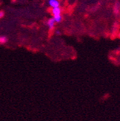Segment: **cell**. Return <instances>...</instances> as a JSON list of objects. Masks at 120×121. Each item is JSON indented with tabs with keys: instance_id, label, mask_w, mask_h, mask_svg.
I'll list each match as a JSON object with an SVG mask.
<instances>
[{
	"instance_id": "6da1fadb",
	"label": "cell",
	"mask_w": 120,
	"mask_h": 121,
	"mask_svg": "<svg viewBox=\"0 0 120 121\" xmlns=\"http://www.w3.org/2000/svg\"><path fill=\"white\" fill-rule=\"evenodd\" d=\"M49 5L52 8L55 7H59L60 6V2L58 0H49Z\"/></svg>"
},
{
	"instance_id": "7a4b0ae2",
	"label": "cell",
	"mask_w": 120,
	"mask_h": 121,
	"mask_svg": "<svg viewBox=\"0 0 120 121\" xmlns=\"http://www.w3.org/2000/svg\"><path fill=\"white\" fill-rule=\"evenodd\" d=\"M55 20H54V19L53 18H50V19H49L48 20V22H47V25H48V27H49V29L50 30H52V29H53V27H54V25H55Z\"/></svg>"
},
{
	"instance_id": "3957f363",
	"label": "cell",
	"mask_w": 120,
	"mask_h": 121,
	"mask_svg": "<svg viewBox=\"0 0 120 121\" xmlns=\"http://www.w3.org/2000/svg\"><path fill=\"white\" fill-rule=\"evenodd\" d=\"M61 10L60 9V7H55L53 8L52 9V13L53 14V16H56V15H60L61 14Z\"/></svg>"
},
{
	"instance_id": "277c9868",
	"label": "cell",
	"mask_w": 120,
	"mask_h": 121,
	"mask_svg": "<svg viewBox=\"0 0 120 121\" xmlns=\"http://www.w3.org/2000/svg\"><path fill=\"white\" fill-rule=\"evenodd\" d=\"M53 18L54 19L55 22H58V23L61 22V20H62V17H61V14H60V15H56V16H53Z\"/></svg>"
},
{
	"instance_id": "5b68a950",
	"label": "cell",
	"mask_w": 120,
	"mask_h": 121,
	"mask_svg": "<svg viewBox=\"0 0 120 121\" xmlns=\"http://www.w3.org/2000/svg\"><path fill=\"white\" fill-rule=\"evenodd\" d=\"M7 42V38L5 36H1L0 37V43L4 44Z\"/></svg>"
},
{
	"instance_id": "8992f818",
	"label": "cell",
	"mask_w": 120,
	"mask_h": 121,
	"mask_svg": "<svg viewBox=\"0 0 120 121\" xmlns=\"http://www.w3.org/2000/svg\"><path fill=\"white\" fill-rule=\"evenodd\" d=\"M4 13L3 11H0V19L4 17Z\"/></svg>"
},
{
	"instance_id": "52a82bcc",
	"label": "cell",
	"mask_w": 120,
	"mask_h": 121,
	"mask_svg": "<svg viewBox=\"0 0 120 121\" xmlns=\"http://www.w3.org/2000/svg\"><path fill=\"white\" fill-rule=\"evenodd\" d=\"M56 34H58V35H61V32H60V31H56Z\"/></svg>"
},
{
	"instance_id": "ba28073f",
	"label": "cell",
	"mask_w": 120,
	"mask_h": 121,
	"mask_svg": "<svg viewBox=\"0 0 120 121\" xmlns=\"http://www.w3.org/2000/svg\"><path fill=\"white\" fill-rule=\"evenodd\" d=\"M119 38H120V33H119Z\"/></svg>"
}]
</instances>
